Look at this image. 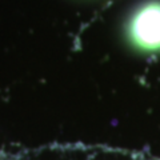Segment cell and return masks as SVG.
I'll use <instances>...</instances> for the list:
<instances>
[{
  "label": "cell",
  "instance_id": "obj_1",
  "mask_svg": "<svg viewBox=\"0 0 160 160\" xmlns=\"http://www.w3.org/2000/svg\"><path fill=\"white\" fill-rule=\"evenodd\" d=\"M127 36L139 51L160 52V0H148L135 9L127 24Z\"/></svg>",
  "mask_w": 160,
  "mask_h": 160
}]
</instances>
